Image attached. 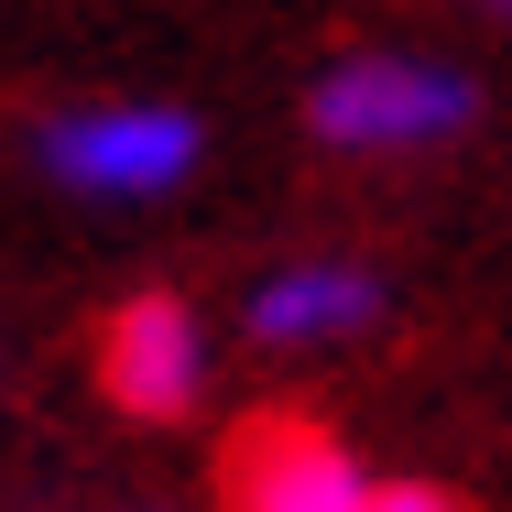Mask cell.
I'll list each match as a JSON object with an SVG mask.
<instances>
[{
    "label": "cell",
    "instance_id": "cell-2",
    "mask_svg": "<svg viewBox=\"0 0 512 512\" xmlns=\"http://www.w3.org/2000/svg\"><path fill=\"white\" fill-rule=\"evenodd\" d=\"M218 491H229V512H371L360 458L306 414H251L218 458Z\"/></svg>",
    "mask_w": 512,
    "mask_h": 512
},
{
    "label": "cell",
    "instance_id": "cell-7",
    "mask_svg": "<svg viewBox=\"0 0 512 512\" xmlns=\"http://www.w3.org/2000/svg\"><path fill=\"white\" fill-rule=\"evenodd\" d=\"M502 11H512V0H502Z\"/></svg>",
    "mask_w": 512,
    "mask_h": 512
},
{
    "label": "cell",
    "instance_id": "cell-5",
    "mask_svg": "<svg viewBox=\"0 0 512 512\" xmlns=\"http://www.w3.org/2000/svg\"><path fill=\"white\" fill-rule=\"evenodd\" d=\"M240 316H251V338H273V349H316V338L371 327V316H382V284H371L360 262H284V273L251 284Z\"/></svg>",
    "mask_w": 512,
    "mask_h": 512
},
{
    "label": "cell",
    "instance_id": "cell-1",
    "mask_svg": "<svg viewBox=\"0 0 512 512\" xmlns=\"http://www.w3.org/2000/svg\"><path fill=\"white\" fill-rule=\"evenodd\" d=\"M306 109H316V131L349 142V153H414V142H447L469 120V77L458 66H414V55H360Z\"/></svg>",
    "mask_w": 512,
    "mask_h": 512
},
{
    "label": "cell",
    "instance_id": "cell-6",
    "mask_svg": "<svg viewBox=\"0 0 512 512\" xmlns=\"http://www.w3.org/2000/svg\"><path fill=\"white\" fill-rule=\"evenodd\" d=\"M371 512H458L436 480H393V491H371Z\"/></svg>",
    "mask_w": 512,
    "mask_h": 512
},
{
    "label": "cell",
    "instance_id": "cell-3",
    "mask_svg": "<svg viewBox=\"0 0 512 512\" xmlns=\"http://www.w3.org/2000/svg\"><path fill=\"white\" fill-rule=\"evenodd\" d=\"M44 175L88 197H153L197 175V120L186 109H66L44 131Z\"/></svg>",
    "mask_w": 512,
    "mask_h": 512
},
{
    "label": "cell",
    "instance_id": "cell-4",
    "mask_svg": "<svg viewBox=\"0 0 512 512\" xmlns=\"http://www.w3.org/2000/svg\"><path fill=\"white\" fill-rule=\"evenodd\" d=\"M99 371H109V393L131 414H186L207 393V327L175 295H131V306L109 316V349H99Z\"/></svg>",
    "mask_w": 512,
    "mask_h": 512
}]
</instances>
